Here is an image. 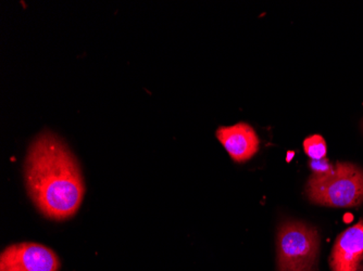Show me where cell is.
<instances>
[{
	"instance_id": "6da1fadb",
	"label": "cell",
	"mask_w": 363,
	"mask_h": 271,
	"mask_svg": "<svg viewBox=\"0 0 363 271\" xmlns=\"http://www.w3.org/2000/svg\"><path fill=\"white\" fill-rule=\"evenodd\" d=\"M24 178L33 203L49 219L62 221L73 217L84 199L79 162L52 132H43L30 144Z\"/></svg>"
},
{
	"instance_id": "7a4b0ae2",
	"label": "cell",
	"mask_w": 363,
	"mask_h": 271,
	"mask_svg": "<svg viewBox=\"0 0 363 271\" xmlns=\"http://www.w3.org/2000/svg\"><path fill=\"white\" fill-rule=\"evenodd\" d=\"M306 195L323 207H358L363 202V171L352 163H336L331 173L310 176Z\"/></svg>"
},
{
	"instance_id": "3957f363",
	"label": "cell",
	"mask_w": 363,
	"mask_h": 271,
	"mask_svg": "<svg viewBox=\"0 0 363 271\" xmlns=\"http://www.w3.org/2000/svg\"><path fill=\"white\" fill-rule=\"evenodd\" d=\"M277 271H315L319 254L317 229L301 221H285L277 238Z\"/></svg>"
},
{
	"instance_id": "277c9868",
	"label": "cell",
	"mask_w": 363,
	"mask_h": 271,
	"mask_svg": "<svg viewBox=\"0 0 363 271\" xmlns=\"http://www.w3.org/2000/svg\"><path fill=\"white\" fill-rule=\"evenodd\" d=\"M60 260L52 248L23 242L8 246L0 255V271H59Z\"/></svg>"
},
{
	"instance_id": "5b68a950",
	"label": "cell",
	"mask_w": 363,
	"mask_h": 271,
	"mask_svg": "<svg viewBox=\"0 0 363 271\" xmlns=\"http://www.w3.org/2000/svg\"><path fill=\"white\" fill-rule=\"evenodd\" d=\"M363 260V219L336 239L330 265L332 271H358Z\"/></svg>"
},
{
	"instance_id": "8992f818",
	"label": "cell",
	"mask_w": 363,
	"mask_h": 271,
	"mask_svg": "<svg viewBox=\"0 0 363 271\" xmlns=\"http://www.w3.org/2000/svg\"><path fill=\"white\" fill-rule=\"evenodd\" d=\"M216 136L228 151L232 160L238 163L250 160L258 152L260 146L258 134L247 123L222 126L218 128Z\"/></svg>"
},
{
	"instance_id": "52a82bcc",
	"label": "cell",
	"mask_w": 363,
	"mask_h": 271,
	"mask_svg": "<svg viewBox=\"0 0 363 271\" xmlns=\"http://www.w3.org/2000/svg\"><path fill=\"white\" fill-rule=\"evenodd\" d=\"M303 150L310 160H322L326 158L328 146L325 140L320 134L310 136L303 142Z\"/></svg>"
},
{
	"instance_id": "ba28073f",
	"label": "cell",
	"mask_w": 363,
	"mask_h": 271,
	"mask_svg": "<svg viewBox=\"0 0 363 271\" xmlns=\"http://www.w3.org/2000/svg\"><path fill=\"white\" fill-rule=\"evenodd\" d=\"M309 166L312 169V174L315 175L328 174L334 169L333 165L328 162L326 158L322 160H311L309 162Z\"/></svg>"
},
{
	"instance_id": "9c48e42d",
	"label": "cell",
	"mask_w": 363,
	"mask_h": 271,
	"mask_svg": "<svg viewBox=\"0 0 363 271\" xmlns=\"http://www.w3.org/2000/svg\"><path fill=\"white\" fill-rule=\"evenodd\" d=\"M358 271H363V260L361 262L360 266H359Z\"/></svg>"
}]
</instances>
